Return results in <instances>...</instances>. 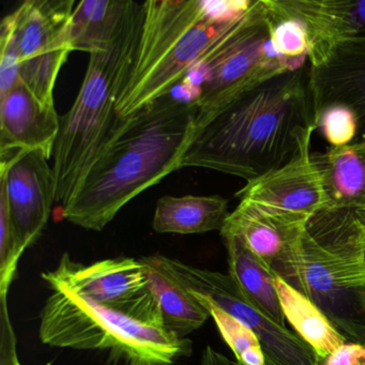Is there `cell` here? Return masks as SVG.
I'll use <instances>...</instances> for the list:
<instances>
[{
  "instance_id": "1",
  "label": "cell",
  "mask_w": 365,
  "mask_h": 365,
  "mask_svg": "<svg viewBox=\"0 0 365 365\" xmlns=\"http://www.w3.org/2000/svg\"><path fill=\"white\" fill-rule=\"evenodd\" d=\"M316 129L304 66L258 85L220 113L196 134L182 168H208L247 182L311 147Z\"/></svg>"
},
{
  "instance_id": "2",
  "label": "cell",
  "mask_w": 365,
  "mask_h": 365,
  "mask_svg": "<svg viewBox=\"0 0 365 365\" xmlns=\"http://www.w3.org/2000/svg\"><path fill=\"white\" fill-rule=\"evenodd\" d=\"M197 108L166 96L123 119L67 204L63 217L93 232L103 230L140 193L182 168L197 134Z\"/></svg>"
},
{
  "instance_id": "3",
  "label": "cell",
  "mask_w": 365,
  "mask_h": 365,
  "mask_svg": "<svg viewBox=\"0 0 365 365\" xmlns=\"http://www.w3.org/2000/svg\"><path fill=\"white\" fill-rule=\"evenodd\" d=\"M252 0H149L135 58L117 103L121 119L172 95L223 39Z\"/></svg>"
},
{
  "instance_id": "4",
  "label": "cell",
  "mask_w": 365,
  "mask_h": 365,
  "mask_svg": "<svg viewBox=\"0 0 365 365\" xmlns=\"http://www.w3.org/2000/svg\"><path fill=\"white\" fill-rule=\"evenodd\" d=\"M144 14V3L135 1L112 46L89 55L80 93L72 108L61 117L53 170L56 202L61 207L73 195L123 123L116 112L117 103L133 66Z\"/></svg>"
},
{
  "instance_id": "5",
  "label": "cell",
  "mask_w": 365,
  "mask_h": 365,
  "mask_svg": "<svg viewBox=\"0 0 365 365\" xmlns=\"http://www.w3.org/2000/svg\"><path fill=\"white\" fill-rule=\"evenodd\" d=\"M40 314L39 336L52 347L108 351L125 365H174L192 344L163 329L98 304L67 288H52Z\"/></svg>"
},
{
  "instance_id": "6",
  "label": "cell",
  "mask_w": 365,
  "mask_h": 365,
  "mask_svg": "<svg viewBox=\"0 0 365 365\" xmlns=\"http://www.w3.org/2000/svg\"><path fill=\"white\" fill-rule=\"evenodd\" d=\"M272 27L266 0H254L223 39L181 83L195 91L189 101L197 108L198 132L258 85L307 66V58H286L277 52L271 38Z\"/></svg>"
},
{
  "instance_id": "7",
  "label": "cell",
  "mask_w": 365,
  "mask_h": 365,
  "mask_svg": "<svg viewBox=\"0 0 365 365\" xmlns=\"http://www.w3.org/2000/svg\"><path fill=\"white\" fill-rule=\"evenodd\" d=\"M74 0H26L9 14L20 55V78L46 106L72 53L70 26Z\"/></svg>"
},
{
  "instance_id": "8",
  "label": "cell",
  "mask_w": 365,
  "mask_h": 365,
  "mask_svg": "<svg viewBox=\"0 0 365 365\" xmlns=\"http://www.w3.org/2000/svg\"><path fill=\"white\" fill-rule=\"evenodd\" d=\"M163 268L192 294L215 303L250 330L262 345L268 365H319L311 346L296 332L254 307L230 274L207 270L158 254Z\"/></svg>"
},
{
  "instance_id": "9",
  "label": "cell",
  "mask_w": 365,
  "mask_h": 365,
  "mask_svg": "<svg viewBox=\"0 0 365 365\" xmlns=\"http://www.w3.org/2000/svg\"><path fill=\"white\" fill-rule=\"evenodd\" d=\"M42 279L51 289L67 288L98 304L163 329L140 258H108L85 266L63 254L58 266L42 273Z\"/></svg>"
},
{
  "instance_id": "10",
  "label": "cell",
  "mask_w": 365,
  "mask_h": 365,
  "mask_svg": "<svg viewBox=\"0 0 365 365\" xmlns=\"http://www.w3.org/2000/svg\"><path fill=\"white\" fill-rule=\"evenodd\" d=\"M309 220L240 200L221 230L238 235L275 277L300 292L303 237Z\"/></svg>"
},
{
  "instance_id": "11",
  "label": "cell",
  "mask_w": 365,
  "mask_h": 365,
  "mask_svg": "<svg viewBox=\"0 0 365 365\" xmlns=\"http://www.w3.org/2000/svg\"><path fill=\"white\" fill-rule=\"evenodd\" d=\"M48 161L41 151L0 157V196L26 249L41 236L56 202V180Z\"/></svg>"
},
{
  "instance_id": "12",
  "label": "cell",
  "mask_w": 365,
  "mask_h": 365,
  "mask_svg": "<svg viewBox=\"0 0 365 365\" xmlns=\"http://www.w3.org/2000/svg\"><path fill=\"white\" fill-rule=\"evenodd\" d=\"M314 117L331 106H344L358 121L354 142H365V37L337 42L309 61Z\"/></svg>"
},
{
  "instance_id": "13",
  "label": "cell",
  "mask_w": 365,
  "mask_h": 365,
  "mask_svg": "<svg viewBox=\"0 0 365 365\" xmlns=\"http://www.w3.org/2000/svg\"><path fill=\"white\" fill-rule=\"evenodd\" d=\"M346 341L365 345V289L344 285L324 250L305 228L301 289Z\"/></svg>"
},
{
  "instance_id": "14",
  "label": "cell",
  "mask_w": 365,
  "mask_h": 365,
  "mask_svg": "<svg viewBox=\"0 0 365 365\" xmlns=\"http://www.w3.org/2000/svg\"><path fill=\"white\" fill-rule=\"evenodd\" d=\"M236 197L305 219L330 207L311 147L289 163L247 181Z\"/></svg>"
},
{
  "instance_id": "15",
  "label": "cell",
  "mask_w": 365,
  "mask_h": 365,
  "mask_svg": "<svg viewBox=\"0 0 365 365\" xmlns=\"http://www.w3.org/2000/svg\"><path fill=\"white\" fill-rule=\"evenodd\" d=\"M277 19L297 20L309 39V61L337 42L365 37V0H266Z\"/></svg>"
},
{
  "instance_id": "16",
  "label": "cell",
  "mask_w": 365,
  "mask_h": 365,
  "mask_svg": "<svg viewBox=\"0 0 365 365\" xmlns=\"http://www.w3.org/2000/svg\"><path fill=\"white\" fill-rule=\"evenodd\" d=\"M59 129L55 106L42 103L22 81L0 97V157L41 151L50 160Z\"/></svg>"
},
{
  "instance_id": "17",
  "label": "cell",
  "mask_w": 365,
  "mask_h": 365,
  "mask_svg": "<svg viewBox=\"0 0 365 365\" xmlns=\"http://www.w3.org/2000/svg\"><path fill=\"white\" fill-rule=\"evenodd\" d=\"M307 232L324 250L337 279L365 289V217L350 208H327L314 215Z\"/></svg>"
},
{
  "instance_id": "18",
  "label": "cell",
  "mask_w": 365,
  "mask_h": 365,
  "mask_svg": "<svg viewBox=\"0 0 365 365\" xmlns=\"http://www.w3.org/2000/svg\"><path fill=\"white\" fill-rule=\"evenodd\" d=\"M155 297L161 327L185 339L211 317L206 305L174 279L160 262L158 254L140 257Z\"/></svg>"
},
{
  "instance_id": "19",
  "label": "cell",
  "mask_w": 365,
  "mask_h": 365,
  "mask_svg": "<svg viewBox=\"0 0 365 365\" xmlns=\"http://www.w3.org/2000/svg\"><path fill=\"white\" fill-rule=\"evenodd\" d=\"M330 200L329 208L365 212V142L330 147L312 155Z\"/></svg>"
},
{
  "instance_id": "20",
  "label": "cell",
  "mask_w": 365,
  "mask_h": 365,
  "mask_svg": "<svg viewBox=\"0 0 365 365\" xmlns=\"http://www.w3.org/2000/svg\"><path fill=\"white\" fill-rule=\"evenodd\" d=\"M220 232L227 251L228 274L254 307L279 326L287 328L274 273L249 249L238 235L227 230Z\"/></svg>"
},
{
  "instance_id": "21",
  "label": "cell",
  "mask_w": 365,
  "mask_h": 365,
  "mask_svg": "<svg viewBox=\"0 0 365 365\" xmlns=\"http://www.w3.org/2000/svg\"><path fill=\"white\" fill-rule=\"evenodd\" d=\"M132 0H82L76 4L70 26L72 52L108 50L118 38L133 8Z\"/></svg>"
},
{
  "instance_id": "22",
  "label": "cell",
  "mask_w": 365,
  "mask_h": 365,
  "mask_svg": "<svg viewBox=\"0 0 365 365\" xmlns=\"http://www.w3.org/2000/svg\"><path fill=\"white\" fill-rule=\"evenodd\" d=\"M228 215V200L220 195H168L157 202L153 227L159 234L221 232Z\"/></svg>"
},
{
  "instance_id": "23",
  "label": "cell",
  "mask_w": 365,
  "mask_h": 365,
  "mask_svg": "<svg viewBox=\"0 0 365 365\" xmlns=\"http://www.w3.org/2000/svg\"><path fill=\"white\" fill-rule=\"evenodd\" d=\"M277 289L286 322L311 346L319 362L347 343L327 316L302 292L277 277Z\"/></svg>"
},
{
  "instance_id": "24",
  "label": "cell",
  "mask_w": 365,
  "mask_h": 365,
  "mask_svg": "<svg viewBox=\"0 0 365 365\" xmlns=\"http://www.w3.org/2000/svg\"><path fill=\"white\" fill-rule=\"evenodd\" d=\"M197 298L210 312L220 334L234 352L237 362L242 365H268L260 341L253 331L215 303L202 297Z\"/></svg>"
},
{
  "instance_id": "25",
  "label": "cell",
  "mask_w": 365,
  "mask_h": 365,
  "mask_svg": "<svg viewBox=\"0 0 365 365\" xmlns=\"http://www.w3.org/2000/svg\"><path fill=\"white\" fill-rule=\"evenodd\" d=\"M315 123L331 147L346 146L356 140L358 121L354 113L344 106L324 108L316 115Z\"/></svg>"
},
{
  "instance_id": "26",
  "label": "cell",
  "mask_w": 365,
  "mask_h": 365,
  "mask_svg": "<svg viewBox=\"0 0 365 365\" xmlns=\"http://www.w3.org/2000/svg\"><path fill=\"white\" fill-rule=\"evenodd\" d=\"M271 16L273 20L271 38L277 52L286 58L309 59V39L304 26L297 20L277 19L272 14Z\"/></svg>"
},
{
  "instance_id": "27",
  "label": "cell",
  "mask_w": 365,
  "mask_h": 365,
  "mask_svg": "<svg viewBox=\"0 0 365 365\" xmlns=\"http://www.w3.org/2000/svg\"><path fill=\"white\" fill-rule=\"evenodd\" d=\"M0 97L5 96L20 82V55L9 16L0 25Z\"/></svg>"
},
{
  "instance_id": "28",
  "label": "cell",
  "mask_w": 365,
  "mask_h": 365,
  "mask_svg": "<svg viewBox=\"0 0 365 365\" xmlns=\"http://www.w3.org/2000/svg\"><path fill=\"white\" fill-rule=\"evenodd\" d=\"M16 336L10 319L8 294L0 296V365H22L16 349Z\"/></svg>"
},
{
  "instance_id": "29",
  "label": "cell",
  "mask_w": 365,
  "mask_h": 365,
  "mask_svg": "<svg viewBox=\"0 0 365 365\" xmlns=\"http://www.w3.org/2000/svg\"><path fill=\"white\" fill-rule=\"evenodd\" d=\"M319 365H365V345L347 341Z\"/></svg>"
},
{
  "instance_id": "30",
  "label": "cell",
  "mask_w": 365,
  "mask_h": 365,
  "mask_svg": "<svg viewBox=\"0 0 365 365\" xmlns=\"http://www.w3.org/2000/svg\"><path fill=\"white\" fill-rule=\"evenodd\" d=\"M200 365H242L237 361H232L227 356L217 351L208 346L202 352V364Z\"/></svg>"
},
{
  "instance_id": "31",
  "label": "cell",
  "mask_w": 365,
  "mask_h": 365,
  "mask_svg": "<svg viewBox=\"0 0 365 365\" xmlns=\"http://www.w3.org/2000/svg\"><path fill=\"white\" fill-rule=\"evenodd\" d=\"M363 217H365V212H362Z\"/></svg>"
}]
</instances>
